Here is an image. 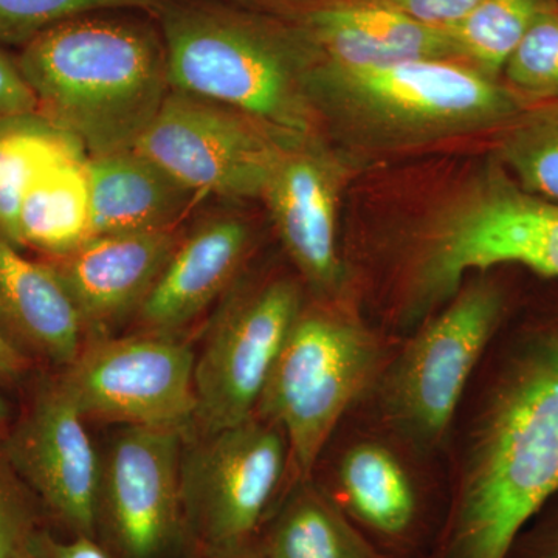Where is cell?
Masks as SVG:
<instances>
[{"label":"cell","mask_w":558,"mask_h":558,"mask_svg":"<svg viewBox=\"0 0 558 558\" xmlns=\"http://www.w3.org/2000/svg\"><path fill=\"white\" fill-rule=\"evenodd\" d=\"M83 146L38 112L0 119V236L17 248V222L28 186L47 165ZM86 153V150H84Z\"/></svg>","instance_id":"cell-23"},{"label":"cell","mask_w":558,"mask_h":558,"mask_svg":"<svg viewBox=\"0 0 558 558\" xmlns=\"http://www.w3.org/2000/svg\"><path fill=\"white\" fill-rule=\"evenodd\" d=\"M0 332L33 363L65 368L84 347L75 303L50 260L25 258L0 236Z\"/></svg>","instance_id":"cell-19"},{"label":"cell","mask_w":558,"mask_h":558,"mask_svg":"<svg viewBox=\"0 0 558 558\" xmlns=\"http://www.w3.org/2000/svg\"><path fill=\"white\" fill-rule=\"evenodd\" d=\"M487 274L454 293L447 310L411 341L392 374V407L418 438L438 439L449 427L473 369L508 318L510 290Z\"/></svg>","instance_id":"cell-11"},{"label":"cell","mask_w":558,"mask_h":558,"mask_svg":"<svg viewBox=\"0 0 558 558\" xmlns=\"http://www.w3.org/2000/svg\"><path fill=\"white\" fill-rule=\"evenodd\" d=\"M234 2L245 3V5H260V3L270 2V0H234Z\"/></svg>","instance_id":"cell-36"},{"label":"cell","mask_w":558,"mask_h":558,"mask_svg":"<svg viewBox=\"0 0 558 558\" xmlns=\"http://www.w3.org/2000/svg\"><path fill=\"white\" fill-rule=\"evenodd\" d=\"M165 0H0V46L22 49L62 22L102 11L154 14Z\"/></svg>","instance_id":"cell-26"},{"label":"cell","mask_w":558,"mask_h":558,"mask_svg":"<svg viewBox=\"0 0 558 558\" xmlns=\"http://www.w3.org/2000/svg\"><path fill=\"white\" fill-rule=\"evenodd\" d=\"M32 558H112L110 554L90 537L60 539L47 531H40L35 538Z\"/></svg>","instance_id":"cell-32"},{"label":"cell","mask_w":558,"mask_h":558,"mask_svg":"<svg viewBox=\"0 0 558 558\" xmlns=\"http://www.w3.org/2000/svg\"><path fill=\"white\" fill-rule=\"evenodd\" d=\"M252 247V226L236 213H213L183 231L137 312L140 328L182 332L234 284Z\"/></svg>","instance_id":"cell-17"},{"label":"cell","mask_w":558,"mask_h":558,"mask_svg":"<svg viewBox=\"0 0 558 558\" xmlns=\"http://www.w3.org/2000/svg\"><path fill=\"white\" fill-rule=\"evenodd\" d=\"M33 112H38V105L22 76L16 57L0 46V119Z\"/></svg>","instance_id":"cell-31"},{"label":"cell","mask_w":558,"mask_h":558,"mask_svg":"<svg viewBox=\"0 0 558 558\" xmlns=\"http://www.w3.org/2000/svg\"><path fill=\"white\" fill-rule=\"evenodd\" d=\"M43 506L14 468L0 435V558H32Z\"/></svg>","instance_id":"cell-28"},{"label":"cell","mask_w":558,"mask_h":558,"mask_svg":"<svg viewBox=\"0 0 558 558\" xmlns=\"http://www.w3.org/2000/svg\"><path fill=\"white\" fill-rule=\"evenodd\" d=\"M92 236L175 229L199 196L137 148L87 156Z\"/></svg>","instance_id":"cell-20"},{"label":"cell","mask_w":558,"mask_h":558,"mask_svg":"<svg viewBox=\"0 0 558 558\" xmlns=\"http://www.w3.org/2000/svg\"><path fill=\"white\" fill-rule=\"evenodd\" d=\"M182 234L179 227L100 234L62 258L47 259L75 303L84 336L106 337L124 318L137 314Z\"/></svg>","instance_id":"cell-16"},{"label":"cell","mask_w":558,"mask_h":558,"mask_svg":"<svg viewBox=\"0 0 558 558\" xmlns=\"http://www.w3.org/2000/svg\"><path fill=\"white\" fill-rule=\"evenodd\" d=\"M35 363L22 355L0 332V387H20L32 373Z\"/></svg>","instance_id":"cell-33"},{"label":"cell","mask_w":558,"mask_h":558,"mask_svg":"<svg viewBox=\"0 0 558 558\" xmlns=\"http://www.w3.org/2000/svg\"><path fill=\"white\" fill-rule=\"evenodd\" d=\"M557 5V0H481L446 32L459 61L490 78L502 80V70L532 25Z\"/></svg>","instance_id":"cell-24"},{"label":"cell","mask_w":558,"mask_h":558,"mask_svg":"<svg viewBox=\"0 0 558 558\" xmlns=\"http://www.w3.org/2000/svg\"><path fill=\"white\" fill-rule=\"evenodd\" d=\"M416 241L414 277L433 300H449L472 271L558 281V204L521 189L490 154L428 209Z\"/></svg>","instance_id":"cell-5"},{"label":"cell","mask_w":558,"mask_h":558,"mask_svg":"<svg viewBox=\"0 0 558 558\" xmlns=\"http://www.w3.org/2000/svg\"><path fill=\"white\" fill-rule=\"evenodd\" d=\"M376 347L357 323L336 312L303 310L260 395L258 416L288 439L290 459L307 476L330 433L368 384Z\"/></svg>","instance_id":"cell-7"},{"label":"cell","mask_w":558,"mask_h":558,"mask_svg":"<svg viewBox=\"0 0 558 558\" xmlns=\"http://www.w3.org/2000/svg\"><path fill=\"white\" fill-rule=\"evenodd\" d=\"M231 558H260V557H259L258 550H256V548H255L252 550H247V553L241 554V556L231 557Z\"/></svg>","instance_id":"cell-35"},{"label":"cell","mask_w":558,"mask_h":558,"mask_svg":"<svg viewBox=\"0 0 558 558\" xmlns=\"http://www.w3.org/2000/svg\"><path fill=\"white\" fill-rule=\"evenodd\" d=\"M501 78L527 105L558 100V5L535 21Z\"/></svg>","instance_id":"cell-27"},{"label":"cell","mask_w":558,"mask_h":558,"mask_svg":"<svg viewBox=\"0 0 558 558\" xmlns=\"http://www.w3.org/2000/svg\"><path fill=\"white\" fill-rule=\"evenodd\" d=\"M84 422L58 377H44L2 438L44 512L73 537L97 538L101 457Z\"/></svg>","instance_id":"cell-13"},{"label":"cell","mask_w":558,"mask_h":558,"mask_svg":"<svg viewBox=\"0 0 558 558\" xmlns=\"http://www.w3.org/2000/svg\"><path fill=\"white\" fill-rule=\"evenodd\" d=\"M510 330L468 470L428 558H505L558 494V281Z\"/></svg>","instance_id":"cell-1"},{"label":"cell","mask_w":558,"mask_h":558,"mask_svg":"<svg viewBox=\"0 0 558 558\" xmlns=\"http://www.w3.org/2000/svg\"><path fill=\"white\" fill-rule=\"evenodd\" d=\"M505 558H558V494L524 524Z\"/></svg>","instance_id":"cell-29"},{"label":"cell","mask_w":558,"mask_h":558,"mask_svg":"<svg viewBox=\"0 0 558 558\" xmlns=\"http://www.w3.org/2000/svg\"><path fill=\"white\" fill-rule=\"evenodd\" d=\"M557 3H558V0H557Z\"/></svg>","instance_id":"cell-37"},{"label":"cell","mask_w":558,"mask_h":558,"mask_svg":"<svg viewBox=\"0 0 558 558\" xmlns=\"http://www.w3.org/2000/svg\"><path fill=\"white\" fill-rule=\"evenodd\" d=\"M388 2L428 27L450 31L468 16L481 0H388Z\"/></svg>","instance_id":"cell-30"},{"label":"cell","mask_w":558,"mask_h":558,"mask_svg":"<svg viewBox=\"0 0 558 558\" xmlns=\"http://www.w3.org/2000/svg\"><path fill=\"white\" fill-rule=\"evenodd\" d=\"M253 7L295 24L330 64L459 61L449 33L422 24L388 0H270Z\"/></svg>","instance_id":"cell-15"},{"label":"cell","mask_w":558,"mask_h":558,"mask_svg":"<svg viewBox=\"0 0 558 558\" xmlns=\"http://www.w3.org/2000/svg\"><path fill=\"white\" fill-rule=\"evenodd\" d=\"M153 16L172 90L229 106L284 134H323L311 89L322 58L295 24L234 0H165Z\"/></svg>","instance_id":"cell-3"},{"label":"cell","mask_w":558,"mask_h":558,"mask_svg":"<svg viewBox=\"0 0 558 558\" xmlns=\"http://www.w3.org/2000/svg\"><path fill=\"white\" fill-rule=\"evenodd\" d=\"M490 156L521 189L558 204V100L529 105L495 132Z\"/></svg>","instance_id":"cell-25"},{"label":"cell","mask_w":558,"mask_h":558,"mask_svg":"<svg viewBox=\"0 0 558 558\" xmlns=\"http://www.w3.org/2000/svg\"><path fill=\"white\" fill-rule=\"evenodd\" d=\"M13 418L10 402L7 400L5 396L2 395V391H0V435H3V433L9 429Z\"/></svg>","instance_id":"cell-34"},{"label":"cell","mask_w":558,"mask_h":558,"mask_svg":"<svg viewBox=\"0 0 558 558\" xmlns=\"http://www.w3.org/2000/svg\"><path fill=\"white\" fill-rule=\"evenodd\" d=\"M349 160L325 134L295 140L260 196L289 258L322 295L332 293L343 277L339 211Z\"/></svg>","instance_id":"cell-14"},{"label":"cell","mask_w":558,"mask_h":558,"mask_svg":"<svg viewBox=\"0 0 558 558\" xmlns=\"http://www.w3.org/2000/svg\"><path fill=\"white\" fill-rule=\"evenodd\" d=\"M256 550L260 558H381L336 501L312 486L289 495Z\"/></svg>","instance_id":"cell-22"},{"label":"cell","mask_w":558,"mask_h":558,"mask_svg":"<svg viewBox=\"0 0 558 558\" xmlns=\"http://www.w3.org/2000/svg\"><path fill=\"white\" fill-rule=\"evenodd\" d=\"M311 89L323 134L348 156L494 135L529 106L505 81L457 60L377 68L319 60Z\"/></svg>","instance_id":"cell-4"},{"label":"cell","mask_w":558,"mask_h":558,"mask_svg":"<svg viewBox=\"0 0 558 558\" xmlns=\"http://www.w3.org/2000/svg\"><path fill=\"white\" fill-rule=\"evenodd\" d=\"M87 154H70L47 165L22 199L17 248L47 259L69 255L92 238Z\"/></svg>","instance_id":"cell-21"},{"label":"cell","mask_w":558,"mask_h":558,"mask_svg":"<svg viewBox=\"0 0 558 558\" xmlns=\"http://www.w3.org/2000/svg\"><path fill=\"white\" fill-rule=\"evenodd\" d=\"M289 458L284 433L258 414L234 427L185 436L183 535L202 556L231 558L256 548Z\"/></svg>","instance_id":"cell-6"},{"label":"cell","mask_w":558,"mask_h":558,"mask_svg":"<svg viewBox=\"0 0 558 558\" xmlns=\"http://www.w3.org/2000/svg\"><path fill=\"white\" fill-rule=\"evenodd\" d=\"M194 362L180 333L142 329L92 339L57 377L84 418L189 436L197 407Z\"/></svg>","instance_id":"cell-8"},{"label":"cell","mask_w":558,"mask_h":558,"mask_svg":"<svg viewBox=\"0 0 558 558\" xmlns=\"http://www.w3.org/2000/svg\"><path fill=\"white\" fill-rule=\"evenodd\" d=\"M108 13L54 25L16 54L39 116L87 156L135 148L171 92L156 17Z\"/></svg>","instance_id":"cell-2"},{"label":"cell","mask_w":558,"mask_h":558,"mask_svg":"<svg viewBox=\"0 0 558 558\" xmlns=\"http://www.w3.org/2000/svg\"><path fill=\"white\" fill-rule=\"evenodd\" d=\"M299 138L229 106L171 89L135 148L199 197L260 201Z\"/></svg>","instance_id":"cell-9"},{"label":"cell","mask_w":558,"mask_h":558,"mask_svg":"<svg viewBox=\"0 0 558 558\" xmlns=\"http://www.w3.org/2000/svg\"><path fill=\"white\" fill-rule=\"evenodd\" d=\"M185 433L121 427L101 457L97 537L120 558H160L183 535Z\"/></svg>","instance_id":"cell-12"},{"label":"cell","mask_w":558,"mask_h":558,"mask_svg":"<svg viewBox=\"0 0 558 558\" xmlns=\"http://www.w3.org/2000/svg\"><path fill=\"white\" fill-rule=\"evenodd\" d=\"M341 512L381 558H428L436 545L427 509L398 459L376 444L344 454L339 475Z\"/></svg>","instance_id":"cell-18"},{"label":"cell","mask_w":558,"mask_h":558,"mask_svg":"<svg viewBox=\"0 0 558 558\" xmlns=\"http://www.w3.org/2000/svg\"><path fill=\"white\" fill-rule=\"evenodd\" d=\"M303 310V292L292 278H270L230 293L194 362L197 407L191 435L255 416L270 371Z\"/></svg>","instance_id":"cell-10"}]
</instances>
